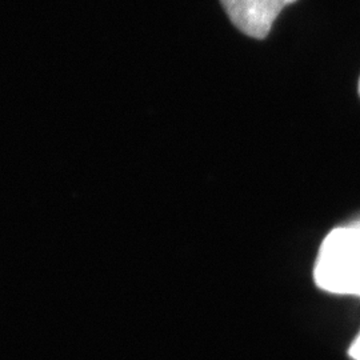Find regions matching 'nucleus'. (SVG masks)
<instances>
[{"mask_svg": "<svg viewBox=\"0 0 360 360\" xmlns=\"http://www.w3.org/2000/svg\"><path fill=\"white\" fill-rule=\"evenodd\" d=\"M296 0H220L232 25L247 37L264 39L285 6Z\"/></svg>", "mask_w": 360, "mask_h": 360, "instance_id": "obj_2", "label": "nucleus"}, {"mask_svg": "<svg viewBox=\"0 0 360 360\" xmlns=\"http://www.w3.org/2000/svg\"><path fill=\"white\" fill-rule=\"evenodd\" d=\"M314 279L324 291L360 296V221L335 229L324 238Z\"/></svg>", "mask_w": 360, "mask_h": 360, "instance_id": "obj_1", "label": "nucleus"}, {"mask_svg": "<svg viewBox=\"0 0 360 360\" xmlns=\"http://www.w3.org/2000/svg\"><path fill=\"white\" fill-rule=\"evenodd\" d=\"M349 355L352 359L360 360V334L349 347Z\"/></svg>", "mask_w": 360, "mask_h": 360, "instance_id": "obj_3", "label": "nucleus"}, {"mask_svg": "<svg viewBox=\"0 0 360 360\" xmlns=\"http://www.w3.org/2000/svg\"><path fill=\"white\" fill-rule=\"evenodd\" d=\"M359 96H360V79H359Z\"/></svg>", "mask_w": 360, "mask_h": 360, "instance_id": "obj_4", "label": "nucleus"}]
</instances>
